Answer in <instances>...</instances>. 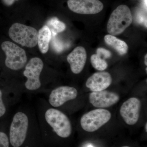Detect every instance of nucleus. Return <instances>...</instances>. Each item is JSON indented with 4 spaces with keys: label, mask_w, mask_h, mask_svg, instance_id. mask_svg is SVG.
<instances>
[{
    "label": "nucleus",
    "mask_w": 147,
    "mask_h": 147,
    "mask_svg": "<svg viewBox=\"0 0 147 147\" xmlns=\"http://www.w3.org/2000/svg\"><path fill=\"white\" fill-rule=\"evenodd\" d=\"M34 109L40 129L43 133L53 132L64 139L70 137L72 131L71 121L63 112L52 107L42 98L37 100Z\"/></svg>",
    "instance_id": "1"
},
{
    "label": "nucleus",
    "mask_w": 147,
    "mask_h": 147,
    "mask_svg": "<svg viewBox=\"0 0 147 147\" xmlns=\"http://www.w3.org/2000/svg\"><path fill=\"white\" fill-rule=\"evenodd\" d=\"M44 67L43 61L38 57L32 58L27 63L23 73V75L26 78L23 87L24 93L44 92L40 80Z\"/></svg>",
    "instance_id": "2"
},
{
    "label": "nucleus",
    "mask_w": 147,
    "mask_h": 147,
    "mask_svg": "<svg viewBox=\"0 0 147 147\" xmlns=\"http://www.w3.org/2000/svg\"><path fill=\"white\" fill-rule=\"evenodd\" d=\"M132 22L131 11L124 5L119 6L111 13L107 29L110 35H117L123 32Z\"/></svg>",
    "instance_id": "3"
},
{
    "label": "nucleus",
    "mask_w": 147,
    "mask_h": 147,
    "mask_svg": "<svg viewBox=\"0 0 147 147\" xmlns=\"http://www.w3.org/2000/svg\"><path fill=\"white\" fill-rule=\"evenodd\" d=\"M1 48L6 56L5 64L7 67L13 71L24 68L27 63V57L24 49L9 41L3 42Z\"/></svg>",
    "instance_id": "4"
},
{
    "label": "nucleus",
    "mask_w": 147,
    "mask_h": 147,
    "mask_svg": "<svg viewBox=\"0 0 147 147\" xmlns=\"http://www.w3.org/2000/svg\"><path fill=\"white\" fill-rule=\"evenodd\" d=\"M8 33L13 41L22 46L32 48L37 44L38 32L33 27L15 23L10 27Z\"/></svg>",
    "instance_id": "5"
},
{
    "label": "nucleus",
    "mask_w": 147,
    "mask_h": 147,
    "mask_svg": "<svg viewBox=\"0 0 147 147\" xmlns=\"http://www.w3.org/2000/svg\"><path fill=\"white\" fill-rule=\"evenodd\" d=\"M110 111L104 109H95L84 114L80 120L82 128L88 132H94L107 123L111 119Z\"/></svg>",
    "instance_id": "6"
},
{
    "label": "nucleus",
    "mask_w": 147,
    "mask_h": 147,
    "mask_svg": "<svg viewBox=\"0 0 147 147\" xmlns=\"http://www.w3.org/2000/svg\"><path fill=\"white\" fill-rule=\"evenodd\" d=\"M48 92L49 94L46 100L52 107L57 109L76 99L78 96L77 90L69 86L57 87Z\"/></svg>",
    "instance_id": "7"
},
{
    "label": "nucleus",
    "mask_w": 147,
    "mask_h": 147,
    "mask_svg": "<svg viewBox=\"0 0 147 147\" xmlns=\"http://www.w3.org/2000/svg\"><path fill=\"white\" fill-rule=\"evenodd\" d=\"M67 5L73 12L82 14H96L104 7L99 0H68Z\"/></svg>",
    "instance_id": "8"
},
{
    "label": "nucleus",
    "mask_w": 147,
    "mask_h": 147,
    "mask_svg": "<svg viewBox=\"0 0 147 147\" xmlns=\"http://www.w3.org/2000/svg\"><path fill=\"white\" fill-rule=\"evenodd\" d=\"M141 108L140 100L137 98H130L122 105L120 113L127 125H134L139 120Z\"/></svg>",
    "instance_id": "9"
},
{
    "label": "nucleus",
    "mask_w": 147,
    "mask_h": 147,
    "mask_svg": "<svg viewBox=\"0 0 147 147\" xmlns=\"http://www.w3.org/2000/svg\"><path fill=\"white\" fill-rule=\"evenodd\" d=\"M90 103L98 108H105L110 107L118 102L120 96L114 92L102 90L92 92L89 96Z\"/></svg>",
    "instance_id": "10"
},
{
    "label": "nucleus",
    "mask_w": 147,
    "mask_h": 147,
    "mask_svg": "<svg viewBox=\"0 0 147 147\" xmlns=\"http://www.w3.org/2000/svg\"><path fill=\"white\" fill-rule=\"evenodd\" d=\"M112 81V76L108 72H96L87 80L86 86L92 92L100 91L110 86Z\"/></svg>",
    "instance_id": "11"
},
{
    "label": "nucleus",
    "mask_w": 147,
    "mask_h": 147,
    "mask_svg": "<svg viewBox=\"0 0 147 147\" xmlns=\"http://www.w3.org/2000/svg\"><path fill=\"white\" fill-rule=\"evenodd\" d=\"M72 73L79 74L84 69L87 60L86 49L82 46L75 48L67 58Z\"/></svg>",
    "instance_id": "12"
},
{
    "label": "nucleus",
    "mask_w": 147,
    "mask_h": 147,
    "mask_svg": "<svg viewBox=\"0 0 147 147\" xmlns=\"http://www.w3.org/2000/svg\"><path fill=\"white\" fill-rule=\"evenodd\" d=\"M52 37V32L47 26H44L40 29L38 32L37 44L42 54H45L48 52Z\"/></svg>",
    "instance_id": "13"
},
{
    "label": "nucleus",
    "mask_w": 147,
    "mask_h": 147,
    "mask_svg": "<svg viewBox=\"0 0 147 147\" xmlns=\"http://www.w3.org/2000/svg\"><path fill=\"white\" fill-rule=\"evenodd\" d=\"M104 40L107 45L115 49L119 55H123L127 53L128 46L123 40L110 34L105 35Z\"/></svg>",
    "instance_id": "14"
},
{
    "label": "nucleus",
    "mask_w": 147,
    "mask_h": 147,
    "mask_svg": "<svg viewBox=\"0 0 147 147\" xmlns=\"http://www.w3.org/2000/svg\"><path fill=\"white\" fill-rule=\"evenodd\" d=\"M47 24L46 26L49 27L52 34L54 36L58 33L63 32L66 29L65 24L56 17H53L48 20Z\"/></svg>",
    "instance_id": "15"
},
{
    "label": "nucleus",
    "mask_w": 147,
    "mask_h": 147,
    "mask_svg": "<svg viewBox=\"0 0 147 147\" xmlns=\"http://www.w3.org/2000/svg\"><path fill=\"white\" fill-rule=\"evenodd\" d=\"M90 60L93 67L98 70L102 71L108 67L107 62L97 54L92 55Z\"/></svg>",
    "instance_id": "16"
},
{
    "label": "nucleus",
    "mask_w": 147,
    "mask_h": 147,
    "mask_svg": "<svg viewBox=\"0 0 147 147\" xmlns=\"http://www.w3.org/2000/svg\"><path fill=\"white\" fill-rule=\"evenodd\" d=\"M9 144L8 135L4 131H0V147H9Z\"/></svg>",
    "instance_id": "17"
},
{
    "label": "nucleus",
    "mask_w": 147,
    "mask_h": 147,
    "mask_svg": "<svg viewBox=\"0 0 147 147\" xmlns=\"http://www.w3.org/2000/svg\"><path fill=\"white\" fill-rule=\"evenodd\" d=\"M7 107L3 99V94L1 90L0 89V118L2 117L6 114Z\"/></svg>",
    "instance_id": "18"
},
{
    "label": "nucleus",
    "mask_w": 147,
    "mask_h": 147,
    "mask_svg": "<svg viewBox=\"0 0 147 147\" xmlns=\"http://www.w3.org/2000/svg\"><path fill=\"white\" fill-rule=\"evenodd\" d=\"M96 54L105 60L110 58L111 56V53L110 51L103 48H98L96 50Z\"/></svg>",
    "instance_id": "19"
},
{
    "label": "nucleus",
    "mask_w": 147,
    "mask_h": 147,
    "mask_svg": "<svg viewBox=\"0 0 147 147\" xmlns=\"http://www.w3.org/2000/svg\"><path fill=\"white\" fill-rule=\"evenodd\" d=\"M15 1H18V0H3L5 4L7 6L12 5Z\"/></svg>",
    "instance_id": "20"
},
{
    "label": "nucleus",
    "mask_w": 147,
    "mask_h": 147,
    "mask_svg": "<svg viewBox=\"0 0 147 147\" xmlns=\"http://www.w3.org/2000/svg\"><path fill=\"white\" fill-rule=\"evenodd\" d=\"M145 64L146 66L147 65V55H146L145 56Z\"/></svg>",
    "instance_id": "21"
},
{
    "label": "nucleus",
    "mask_w": 147,
    "mask_h": 147,
    "mask_svg": "<svg viewBox=\"0 0 147 147\" xmlns=\"http://www.w3.org/2000/svg\"><path fill=\"white\" fill-rule=\"evenodd\" d=\"M145 131H146V132H147V123H146L145 124Z\"/></svg>",
    "instance_id": "22"
},
{
    "label": "nucleus",
    "mask_w": 147,
    "mask_h": 147,
    "mask_svg": "<svg viewBox=\"0 0 147 147\" xmlns=\"http://www.w3.org/2000/svg\"><path fill=\"white\" fill-rule=\"evenodd\" d=\"M87 147H94L93 146H92V145H89V146H88Z\"/></svg>",
    "instance_id": "23"
},
{
    "label": "nucleus",
    "mask_w": 147,
    "mask_h": 147,
    "mask_svg": "<svg viewBox=\"0 0 147 147\" xmlns=\"http://www.w3.org/2000/svg\"><path fill=\"white\" fill-rule=\"evenodd\" d=\"M122 147H130L129 146H125Z\"/></svg>",
    "instance_id": "24"
}]
</instances>
